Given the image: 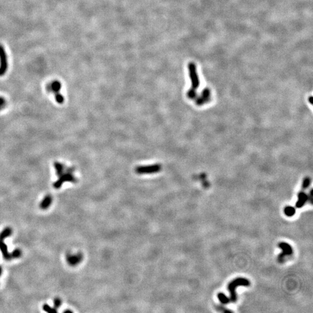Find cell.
Here are the masks:
<instances>
[{
    "mask_svg": "<svg viewBox=\"0 0 313 313\" xmlns=\"http://www.w3.org/2000/svg\"><path fill=\"white\" fill-rule=\"evenodd\" d=\"M250 284V281L244 278H238L232 281L228 285V290L230 293V302L235 303L237 300L235 289L238 286H249Z\"/></svg>",
    "mask_w": 313,
    "mask_h": 313,
    "instance_id": "7a4b0ae2",
    "label": "cell"
},
{
    "mask_svg": "<svg viewBox=\"0 0 313 313\" xmlns=\"http://www.w3.org/2000/svg\"><path fill=\"white\" fill-rule=\"evenodd\" d=\"M211 95L210 90L208 88H205L201 93V95L199 98L197 99L196 103L198 106L203 105L204 103L209 101Z\"/></svg>",
    "mask_w": 313,
    "mask_h": 313,
    "instance_id": "9c48e42d",
    "label": "cell"
},
{
    "mask_svg": "<svg viewBox=\"0 0 313 313\" xmlns=\"http://www.w3.org/2000/svg\"><path fill=\"white\" fill-rule=\"evenodd\" d=\"M219 309H220V310L223 312H228V313H231L232 312L230 310H227V309H225L223 307H221L220 306L219 307Z\"/></svg>",
    "mask_w": 313,
    "mask_h": 313,
    "instance_id": "7402d4cb",
    "label": "cell"
},
{
    "mask_svg": "<svg viewBox=\"0 0 313 313\" xmlns=\"http://www.w3.org/2000/svg\"><path fill=\"white\" fill-rule=\"evenodd\" d=\"M8 56L2 45H0V76L4 75L8 70Z\"/></svg>",
    "mask_w": 313,
    "mask_h": 313,
    "instance_id": "5b68a950",
    "label": "cell"
},
{
    "mask_svg": "<svg viewBox=\"0 0 313 313\" xmlns=\"http://www.w3.org/2000/svg\"><path fill=\"white\" fill-rule=\"evenodd\" d=\"M7 106V100L4 97L0 96V111L2 110Z\"/></svg>",
    "mask_w": 313,
    "mask_h": 313,
    "instance_id": "44dd1931",
    "label": "cell"
},
{
    "mask_svg": "<svg viewBox=\"0 0 313 313\" xmlns=\"http://www.w3.org/2000/svg\"><path fill=\"white\" fill-rule=\"evenodd\" d=\"M12 230L11 229V228L7 227L5 228L0 233V238H2V239L5 240L6 238L12 235Z\"/></svg>",
    "mask_w": 313,
    "mask_h": 313,
    "instance_id": "4fadbf2b",
    "label": "cell"
},
{
    "mask_svg": "<svg viewBox=\"0 0 313 313\" xmlns=\"http://www.w3.org/2000/svg\"><path fill=\"white\" fill-rule=\"evenodd\" d=\"M82 259V256L81 253L76 255L67 254L66 255V260L70 266H75L79 264Z\"/></svg>",
    "mask_w": 313,
    "mask_h": 313,
    "instance_id": "ba28073f",
    "label": "cell"
},
{
    "mask_svg": "<svg viewBox=\"0 0 313 313\" xmlns=\"http://www.w3.org/2000/svg\"><path fill=\"white\" fill-rule=\"evenodd\" d=\"M188 69L189 71L190 78L191 82V89L196 90L199 85V80L197 74L196 66L194 63L190 62L188 64Z\"/></svg>",
    "mask_w": 313,
    "mask_h": 313,
    "instance_id": "277c9868",
    "label": "cell"
},
{
    "mask_svg": "<svg viewBox=\"0 0 313 313\" xmlns=\"http://www.w3.org/2000/svg\"><path fill=\"white\" fill-rule=\"evenodd\" d=\"M54 165L56 175L58 177V179L53 184L55 188H60L64 182H76V178L73 175L74 169L67 167L66 165L59 162H55Z\"/></svg>",
    "mask_w": 313,
    "mask_h": 313,
    "instance_id": "6da1fadb",
    "label": "cell"
},
{
    "mask_svg": "<svg viewBox=\"0 0 313 313\" xmlns=\"http://www.w3.org/2000/svg\"><path fill=\"white\" fill-rule=\"evenodd\" d=\"M278 246L282 250V253H281L278 256L279 261L280 263H282L284 261V259L285 256L291 255L292 254L293 250H292V247L286 242H281L279 244Z\"/></svg>",
    "mask_w": 313,
    "mask_h": 313,
    "instance_id": "52a82bcc",
    "label": "cell"
},
{
    "mask_svg": "<svg viewBox=\"0 0 313 313\" xmlns=\"http://www.w3.org/2000/svg\"><path fill=\"white\" fill-rule=\"evenodd\" d=\"M309 102H310V104L313 105V96H310L309 99Z\"/></svg>",
    "mask_w": 313,
    "mask_h": 313,
    "instance_id": "cb8c5ba5",
    "label": "cell"
},
{
    "mask_svg": "<svg viewBox=\"0 0 313 313\" xmlns=\"http://www.w3.org/2000/svg\"><path fill=\"white\" fill-rule=\"evenodd\" d=\"M52 202V197L50 195H46L40 203V206L42 209H48Z\"/></svg>",
    "mask_w": 313,
    "mask_h": 313,
    "instance_id": "7c38bea8",
    "label": "cell"
},
{
    "mask_svg": "<svg viewBox=\"0 0 313 313\" xmlns=\"http://www.w3.org/2000/svg\"><path fill=\"white\" fill-rule=\"evenodd\" d=\"M2 269L1 268V267L0 266V276H1V274H2Z\"/></svg>",
    "mask_w": 313,
    "mask_h": 313,
    "instance_id": "d4e9b609",
    "label": "cell"
},
{
    "mask_svg": "<svg viewBox=\"0 0 313 313\" xmlns=\"http://www.w3.org/2000/svg\"><path fill=\"white\" fill-rule=\"evenodd\" d=\"M217 297L219 299V300H220V302L222 303V304H226L229 303L230 302V299L225 295L223 293H219L217 295Z\"/></svg>",
    "mask_w": 313,
    "mask_h": 313,
    "instance_id": "9a60e30c",
    "label": "cell"
},
{
    "mask_svg": "<svg viewBox=\"0 0 313 313\" xmlns=\"http://www.w3.org/2000/svg\"><path fill=\"white\" fill-rule=\"evenodd\" d=\"M21 255H22V251L19 249H16L11 253V256H12V259L19 258L21 256Z\"/></svg>",
    "mask_w": 313,
    "mask_h": 313,
    "instance_id": "e0dca14e",
    "label": "cell"
},
{
    "mask_svg": "<svg viewBox=\"0 0 313 313\" xmlns=\"http://www.w3.org/2000/svg\"><path fill=\"white\" fill-rule=\"evenodd\" d=\"M309 199L308 196L303 192L301 191L298 194V199L296 204V207L297 208H300L303 206L307 202V201Z\"/></svg>",
    "mask_w": 313,
    "mask_h": 313,
    "instance_id": "8fae6325",
    "label": "cell"
},
{
    "mask_svg": "<svg viewBox=\"0 0 313 313\" xmlns=\"http://www.w3.org/2000/svg\"><path fill=\"white\" fill-rule=\"evenodd\" d=\"M196 95H197V93L195 90L190 89L188 91V96L189 98L191 99H194L196 97Z\"/></svg>",
    "mask_w": 313,
    "mask_h": 313,
    "instance_id": "ffe728a7",
    "label": "cell"
},
{
    "mask_svg": "<svg viewBox=\"0 0 313 313\" xmlns=\"http://www.w3.org/2000/svg\"><path fill=\"white\" fill-rule=\"evenodd\" d=\"M46 89L49 93L54 94L55 100L58 103L63 104L64 103V98L60 92L62 89V84L59 81H52L51 82L47 84Z\"/></svg>",
    "mask_w": 313,
    "mask_h": 313,
    "instance_id": "3957f363",
    "label": "cell"
},
{
    "mask_svg": "<svg viewBox=\"0 0 313 313\" xmlns=\"http://www.w3.org/2000/svg\"><path fill=\"white\" fill-rule=\"evenodd\" d=\"M284 213L288 217H292L295 214V208L293 206H286L284 209Z\"/></svg>",
    "mask_w": 313,
    "mask_h": 313,
    "instance_id": "5bb4252c",
    "label": "cell"
},
{
    "mask_svg": "<svg viewBox=\"0 0 313 313\" xmlns=\"http://www.w3.org/2000/svg\"><path fill=\"white\" fill-rule=\"evenodd\" d=\"M161 165L159 164H155L148 166H141L136 168V172L139 174L144 173H156L161 170Z\"/></svg>",
    "mask_w": 313,
    "mask_h": 313,
    "instance_id": "8992f818",
    "label": "cell"
},
{
    "mask_svg": "<svg viewBox=\"0 0 313 313\" xmlns=\"http://www.w3.org/2000/svg\"><path fill=\"white\" fill-rule=\"evenodd\" d=\"M0 250L5 259L9 260L12 259L11 253L8 250L7 245L4 242V239L2 238H0Z\"/></svg>",
    "mask_w": 313,
    "mask_h": 313,
    "instance_id": "30bf717a",
    "label": "cell"
},
{
    "mask_svg": "<svg viewBox=\"0 0 313 313\" xmlns=\"http://www.w3.org/2000/svg\"><path fill=\"white\" fill-rule=\"evenodd\" d=\"M43 309L45 312L48 313H56L58 312L57 309L54 307H51L48 304H44L43 306Z\"/></svg>",
    "mask_w": 313,
    "mask_h": 313,
    "instance_id": "2e32d148",
    "label": "cell"
},
{
    "mask_svg": "<svg viewBox=\"0 0 313 313\" xmlns=\"http://www.w3.org/2000/svg\"><path fill=\"white\" fill-rule=\"evenodd\" d=\"M54 308H55L56 309H58V308H59L61 307V306L62 305L61 299L59 297L55 298L54 300Z\"/></svg>",
    "mask_w": 313,
    "mask_h": 313,
    "instance_id": "d6986e66",
    "label": "cell"
},
{
    "mask_svg": "<svg viewBox=\"0 0 313 313\" xmlns=\"http://www.w3.org/2000/svg\"><path fill=\"white\" fill-rule=\"evenodd\" d=\"M310 183H311L310 179L309 178H306L303 181V183H302V190L307 189L310 186Z\"/></svg>",
    "mask_w": 313,
    "mask_h": 313,
    "instance_id": "ac0fdd59",
    "label": "cell"
},
{
    "mask_svg": "<svg viewBox=\"0 0 313 313\" xmlns=\"http://www.w3.org/2000/svg\"><path fill=\"white\" fill-rule=\"evenodd\" d=\"M310 197H309V196H308V197H309V198L310 199V202L312 203V202H313V190H312L310 191Z\"/></svg>",
    "mask_w": 313,
    "mask_h": 313,
    "instance_id": "603a6c76",
    "label": "cell"
}]
</instances>
